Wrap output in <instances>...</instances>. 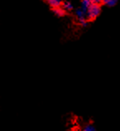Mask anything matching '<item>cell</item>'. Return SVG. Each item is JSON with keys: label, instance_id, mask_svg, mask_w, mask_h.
<instances>
[{"label": "cell", "instance_id": "obj_1", "mask_svg": "<svg viewBox=\"0 0 120 131\" xmlns=\"http://www.w3.org/2000/svg\"><path fill=\"white\" fill-rule=\"evenodd\" d=\"M100 12H101V6L92 3L90 8H89L88 12H87L88 19H90V20L95 19L99 15Z\"/></svg>", "mask_w": 120, "mask_h": 131}, {"label": "cell", "instance_id": "obj_2", "mask_svg": "<svg viewBox=\"0 0 120 131\" xmlns=\"http://www.w3.org/2000/svg\"><path fill=\"white\" fill-rule=\"evenodd\" d=\"M47 3L51 7H52V8H61V6L63 5V3L61 0H49V1H47Z\"/></svg>", "mask_w": 120, "mask_h": 131}, {"label": "cell", "instance_id": "obj_3", "mask_svg": "<svg viewBox=\"0 0 120 131\" xmlns=\"http://www.w3.org/2000/svg\"><path fill=\"white\" fill-rule=\"evenodd\" d=\"M91 4H92V1H90V0H83V1L81 2V8L85 13H87L88 9Z\"/></svg>", "mask_w": 120, "mask_h": 131}, {"label": "cell", "instance_id": "obj_4", "mask_svg": "<svg viewBox=\"0 0 120 131\" xmlns=\"http://www.w3.org/2000/svg\"><path fill=\"white\" fill-rule=\"evenodd\" d=\"M53 13L58 17H63L65 14H66V10H65L63 8H52Z\"/></svg>", "mask_w": 120, "mask_h": 131}, {"label": "cell", "instance_id": "obj_5", "mask_svg": "<svg viewBox=\"0 0 120 131\" xmlns=\"http://www.w3.org/2000/svg\"><path fill=\"white\" fill-rule=\"evenodd\" d=\"M75 15H76L78 18H85V16L87 15V13L82 9V8H79L75 10Z\"/></svg>", "mask_w": 120, "mask_h": 131}, {"label": "cell", "instance_id": "obj_6", "mask_svg": "<svg viewBox=\"0 0 120 131\" xmlns=\"http://www.w3.org/2000/svg\"><path fill=\"white\" fill-rule=\"evenodd\" d=\"M62 8L66 10V11H70V10L73 9V6H72L70 2H65L63 3Z\"/></svg>", "mask_w": 120, "mask_h": 131}, {"label": "cell", "instance_id": "obj_7", "mask_svg": "<svg viewBox=\"0 0 120 131\" xmlns=\"http://www.w3.org/2000/svg\"><path fill=\"white\" fill-rule=\"evenodd\" d=\"M117 3L118 2L116 0H104L103 1V3L108 7H114V5H116Z\"/></svg>", "mask_w": 120, "mask_h": 131}, {"label": "cell", "instance_id": "obj_8", "mask_svg": "<svg viewBox=\"0 0 120 131\" xmlns=\"http://www.w3.org/2000/svg\"><path fill=\"white\" fill-rule=\"evenodd\" d=\"M78 23L81 24L82 26L84 27H86L88 25V23L86 21V18H78Z\"/></svg>", "mask_w": 120, "mask_h": 131}, {"label": "cell", "instance_id": "obj_9", "mask_svg": "<svg viewBox=\"0 0 120 131\" xmlns=\"http://www.w3.org/2000/svg\"><path fill=\"white\" fill-rule=\"evenodd\" d=\"M83 131H96V129H94V127L93 125H89L85 127V129H83Z\"/></svg>", "mask_w": 120, "mask_h": 131}, {"label": "cell", "instance_id": "obj_10", "mask_svg": "<svg viewBox=\"0 0 120 131\" xmlns=\"http://www.w3.org/2000/svg\"><path fill=\"white\" fill-rule=\"evenodd\" d=\"M92 3H94V4H97V5H100L101 3H103V1H100V0H93V1H92Z\"/></svg>", "mask_w": 120, "mask_h": 131}]
</instances>
